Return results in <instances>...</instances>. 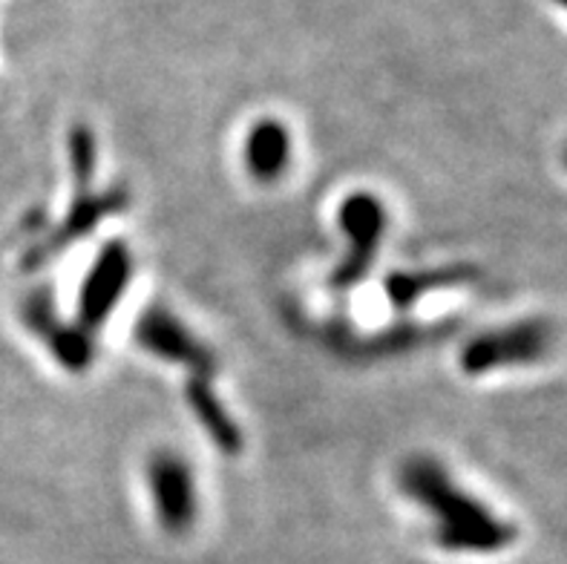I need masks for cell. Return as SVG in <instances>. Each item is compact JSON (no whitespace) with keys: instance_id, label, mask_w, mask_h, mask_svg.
Wrapping results in <instances>:
<instances>
[{"instance_id":"6da1fadb","label":"cell","mask_w":567,"mask_h":564,"mask_svg":"<svg viewBox=\"0 0 567 564\" xmlns=\"http://www.w3.org/2000/svg\"><path fill=\"white\" fill-rule=\"evenodd\" d=\"M401 490L430 513L432 536L446 553L493 556L513 547L518 527L473 495L432 455H412L401 466Z\"/></svg>"},{"instance_id":"7a4b0ae2","label":"cell","mask_w":567,"mask_h":564,"mask_svg":"<svg viewBox=\"0 0 567 564\" xmlns=\"http://www.w3.org/2000/svg\"><path fill=\"white\" fill-rule=\"evenodd\" d=\"M556 329L547 317H522L470 337L458 355L461 372L470 378L536 366L554 351Z\"/></svg>"},{"instance_id":"3957f363","label":"cell","mask_w":567,"mask_h":564,"mask_svg":"<svg viewBox=\"0 0 567 564\" xmlns=\"http://www.w3.org/2000/svg\"><path fill=\"white\" fill-rule=\"evenodd\" d=\"M340 230L346 236V257L334 265L329 286L346 291L367 277L386 234V211L372 193H352L340 205Z\"/></svg>"},{"instance_id":"277c9868","label":"cell","mask_w":567,"mask_h":564,"mask_svg":"<svg viewBox=\"0 0 567 564\" xmlns=\"http://www.w3.org/2000/svg\"><path fill=\"white\" fill-rule=\"evenodd\" d=\"M133 337H136L138 349L151 351L153 358L167 360V363L185 366V369L194 372V378H210L214 375V351L167 308H147L138 317Z\"/></svg>"},{"instance_id":"5b68a950","label":"cell","mask_w":567,"mask_h":564,"mask_svg":"<svg viewBox=\"0 0 567 564\" xmlns=\"http://www.w3.org/2000/svg\"><path fill=\"white\" fill-rule=\"evenodd\" d=\"M133 277V257L130 248L122 239H113L101 248L95 257L93 268L81 283V297H79V326L93 335L99 331L107 317L113 315V308L122 302L124 291Z\"/></svg>"},{"instance_id":"8992f818","label":"cell","mask_w":567,"mask_h":564,"mask_svg":"<svg viewBox=\"0 0 567 564\" xmlns=\"http://www.w3.org/2000/svg\"><path fill=\"white\" fill-rule=\"evenodd\" d=\"M147 486H151L153 510L171 536H182L194 527L199 499L190 466L176 452H156L147 464Z\"/></svg>"},{"instance_id":"52a82bcc","label":"cell","mask_w":567,"mask_h":564,"mask_svg":"<svg viewBox=\"0 0 567 564\" xmlns=\"http://www.w3.org/2000/svg\"><path fill=\"white\" fill-rule=\"evenodd\" d=\"M21 317L29 329L35 331V337H41L43 346L52 351V358L64 366V369H70V372H84L86 366L93 363V337L86 335L79 322H70V326L61 322V317L55 315L52 294L47 288H35V291L23 294Z\"/></svg>"},{"instance_id":"ba28073f","label":"cell","mask_w":567,"mask_h":564,"mask_svg":"<svg viewBox=\"0 0 567 564\" xmlns=\"http://www.w3.org/2000/svg\"><path fill=\"white\" fill-rule=\"evenodd\" d=\"M124 205H127V191H124V187H113V191L107 193L81 191L79 202L70 207V214L64 216V222H61V225H58V228L52 230V234L47 236V239H43L32 254H29V265L47 263L50 257L61 254L70 243L84 239V236L90 234L99 222H104L107 216L124 211Z\"/></svg>"},{"instance_id":"9c48e42d","label":"cell","mask_w":567,"mask_h":564,"mask_svg":"<svg viewBox=\"0 0 567 564\" xmlns=\"http://www.w3.org/2000/svg\"><path fill=\"white\" fill-rule=\"evenodd\" d=\"M245 167L257 182H274L280 180L288 171L291 162V136H288L286 124L277 119H262L248 130L243 147Z\"/></svg>"},{"instance_id":"30bf717a","label":"cell","mask_w":567,"mask_h":564,"mask_svg":"<svg viewBox=\"0 0 567 564\" xmlns=\"http://www.w3.org/2000/svg\"><path fill=\"white\" fill-rule=\"evenodd\" d=\"M187 403L194 409L196 421L205 427L210 441L223 452H239L243 447V432H239L237 421L225 412L223 400L214 394L210 378H190L187 380Z\"/></svg>"},{"instance_id":"8fae6325","label":"cell","mask_w":567,"mask_h":564,"mask_svg":"<svg viewBox=\"0 0 567 564\" xmlns=\"http://www.w3.org/2000/svg\"><path fill=\"white\" fill-rule=\"evenodd\" d=\"M473 277L467 265H450V268H435V271L421 274H392L386 279V297L398 311L415 306L424 294L435 291V288H453L467 283Z\"/></svg>"},{"instance_id":"7c38bea8","label":"cell","mask_w":567,"mask_h":564,"mask_svg":"<svg viewBox=\"0 0 567 564\" xmlns=\"http://www.w3.org/2000/svg\"><path fill=\"white\" fill-rule=\"evenodd\" d=\"M95 156H99V147H95L93 133H90L86 127L72 130L70 133V165H72V173H75V182H79L81 191H86V185H90V180H93L95 167H99Z\"/></svg>"},{"instance_id":"4fadbf2b","label":"cell","mask_w":567,"mask_h":564,"mask_svg":"<svg viewBox=\"0 0 567 564\" xmlns=\"http://www.w3.org/2000/svg\"><path fill=\"white\" fill-rule=\"evenodd\" d=\"M554 3H556V7H561V9H565V12H567V0H554Z\"/></svg>"},{"instance_id":"5bb4252c","label":"cell","mask_w":567,"mask_h":564,"mask_svg":"<svg viewBox=\"0 0 567 564\" xmlns=\"http://www.w3.org/2000/svg\"><path fill=\"white\" fill-rule=\"evenodd\" d=\"M561 162H565V167H567V147H565V156H561Z\"/></svg>"}]
</instances>
